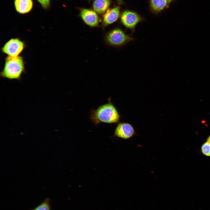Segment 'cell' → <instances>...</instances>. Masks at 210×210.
<instances>
[{
  "instance_id": "obj_1",
  "label": "cell",
  "mask_w": 210,
  "mask_h": 210,
  "mask_svg": "<svg viewBox=\"0 0 210 210\" xmlns=\"http://www.w3.org/2000/svg\"><path fill=\"white\" fill-rule=\"evenodd\" d=\"M90 118L96 125L101 123H116L119 122L120 116L110 98L108 103L99 106L96 109L91 110Z\"/></svg>"
},
{
  "instance_id": "obj_2",
  "label": "cell",
  "mask_w": 210,
  "mask_h": 210,
  "mask_svg": "<svg viewBox=\"0 0 210 210\" xmlns=\"http://www.w3.org/2000/svg\"><path fill=\"white\" fill-rule=\"evenodd\" d=\"M25 72L24 62L22 57L8 56L5 59L4 66L0 75L4 78L20 80Z\"/></svg>"
},
{
  "instance_id": "obj_3",
  "label": "cell",
  "mask_w": 210,
  "mask_h": 210,
  "mask_svg": "<svg viewBox=\"0 0 210 210\" xmlns=\"http://www.w3.org/2000/svg\"><path fill=\"white\" fill-rule=\"evenodd\" d=\"M132 34H127L121 28L116 27L110 30L106 34L105 40L107 44L110 46L122 47L135 40Z\"/></svg>"
},
{
  "instance_id": "obj_4",
  "label": "cell",
  "mask_w": 210,
  "mask_h": 210,
  "mask_svg": "<svg viewBox=\"0 0 210 210\" xmlns=\"http://www.w3.org/2000/svg\"><path fill=\"white\" fill-rule=\"evenodd\" d=\"M120 19V23L124 27L125 30H130L131 34L135 32L137 25L144 20V18L136 12L127 10L122 12Z\"/></svg>"
},
{
  "instance_id": "obj_5",
  "label": "cell",
  "mask_w": 210,
  "mask_h": 210,
  "mask_svg": "<svg viewBox=\"0 0 210 210\" xmlns=\"http://www.w3.org/2000/svg\"><path fill=\"white\" fill-rule=\"evenodd\" d=\"M25 47L23 41L18 38H13L4 44L1 48V51L8 56L17 57L23 51Z\"/></svg>"
},
{
  "instance_id": "obj_6",
  "label": "cell",
  "mask_w": 210,
  "mask_h": 210,
  "mask_svg": "<svg viewBox=\"0 0 210 210\" xmlns=\"http://www.w3.org/2000/svg\"><path fill=\"white\" fill-rule=\"evenodd\" d=\"M79 16L86 25L91 28L99 26L100 19L94 10L85 8H79Z\"/></svg>"
},
{
  "instance_id": "obj_7",
  "label": "cell",
  "mask_w": 210,
  "mask_h": 210,
  "mask_svg": "<svg viewBox=\"0 0 210 210\" xmlns=\"http://www.w3.org/2000/svg\"><path fill=\"white\" fill-rule=\"evenodd\" d=\"M135 133V130L133 126L127 123H118L114 131L115 136L124 139L131 138Z\"/></svg>"
},
{
  "instance_id": "obj_8",
  "label": "cell",
  "mask_w": 210,
  "mask_h": 210,
  "mask_svg": "<svg viewBox=\"0 0 210 210\" xmlns=\"http://www.w3.org/2000/svg\"><path fill=\"white\" fill-rule=\"evenodd\" d=\"M120 8L119 6H115L108 9L102 17V26L103 28L117 21L121 14Z\"/></svg>"
},
{
  "instance_id": "obj_9",
  "label": "cell",
  "mask_w": 210,
  "mask_h": 210,
  "mask_svg": "<svg viewBox=\"0 0 210 210\" xmlns=\"http://www.w3.org/2000/svg\"><path fill=\"white\" fill-rule=\"evenodd\" d=\"M174 0H149V5L152 11L158 13L167 8Z\"/></svg>"
},
{
  "instance_id": "obj_10",
  "label": "cell",
  "mask_w": 210,
  "mask_h": 210,
  "mask_svg": "<svg viewBox=\"0 0 210 210\" xmlns=\"http://www.w3.org/2000/svg\"><path fill=\"white\" fill-rule=\"evenodd\" d=\"M14 6L17 11L21 14L29 12L33 6L32 0H15Z\"/></svg>"
},
{
  "instance_id": "obj_11",
  "label": "cell",
  "mask_w": 210,
  "mask_h": 210,
  "mask_svg": "<svg viewBox=\"0 0 210 210\" xmlns=\"http://www.w3.org/2000/svg\"><path fill=\"white\" fill-rule=\"evenodd\" d=\"M111 3V0H94L92 8L97 13L103 14L109 9Z\"/></svg>"
},
{
  "instance_id": "obj_12",
  "label": "cell",
  "mask_w": 210,
  "mask_h": 210,
  "mask_svg": "<svg viewBox=\"0 0 210 210\" xmlns=\"http://www.w3.org/2000/svg\"><path fill=\"white\" fill-rule=\"evenodd\" d=\"M201 151L206 157H210V143L206 141L203 143L201 147Z\"/></svg>"
},
{
  "instance_id": "obj_13",
  "label": "cell",
  "mask_w": 210,
  "mask_h": 210,
  "mask_svg": "<svg viewBox=\"0 0 210 210\" xmlns=\"http://www.w3.org/2000/svg\"><path fill=\"white\" fill-rule=\"evenodd\" d=\"M49 200L46 199L33 210H50Z\"/></svg>"
},
{
  "instance_id": "obj_14",
  "label": "cell",
  "mask_w": 210,
  "mask_h": 210,
  "mask_svg": "<svg viewBox=\"0 0 210 210\" xmlns=\"http://www.w3.org/2000/svg\"><path fill=\"white\" fill-rule=\"evenodd\" d=\"M44 9H48L50 6V0H37Z\"/></svg>"
},
{
  "instance_id": "obj_15",
  "label": "cell",
  "mask_w": 210,
  "mask_h": 210,
  "mask_svg": "<svg viewBox=\"0 0 210 210\" xmlns=\"http://www.w3.org/2000/svg\"><path fill=\"white\" fill-rule=\"evenodd\" d=\"M118 3L120 5H122L124 4V2L123 0H116Z\"/></svg>"
},
{
  "instance_id": "obj_16",
  "label": "cell",
  "mask_w": 210,
  "mask_h": 210,
  "mask_svg": "<svg viewBox=\"0 0 210 210\" xmlns=\"http://www.w3.org/2000/svg\"><path fill=\"white\" fill-rule=\"evenodd\" d=\"M206 141L210 143V135L207 138Z\"/></svg>"
}]
</instances>
